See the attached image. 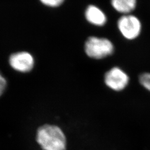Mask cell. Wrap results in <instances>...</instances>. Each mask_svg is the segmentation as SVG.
Masks as SVG:
<instances>
[{"label":"cell","mask_w":150,"mask_h":150,"mask_svg":"<svg viewBox=\"0 0 150 150\" xmlns=\"http://www.w3.org/2000/svg\"><path fill=\"white\" fill-rule=\"evenodd\" d=\"M8 62L11 67L17 72L26 73L33 69L35 60L32 54L26 51L11 54Z\"/></svg>","instance_id":"obj_4"},{"label":"cell","mask_w":150,"mask_h":150,"mask_svg":"<svg viewBox=\"0 0 150 150\" xmlns=\"http://www.w3.org/2000/svg\"><path fill=\"white\" fill-rule=\"evenodd\" d=\"M7 85V83L5 78L0 73V97L3 95L5 91Z\"/></svg>","instance_id":"obj_10"},{"label":"cell","mask_w":150,"mask_h":150,"mask_svg":"<svg viewBox=\"0 0 150 150\" xmlns=\"http://www.w3.org/2000/svg\"><path fill=\"white\" fill-rule=\"evenodd\" d=\"M36 139L43 150H65L66 138L62 130L56 126L44 125L38 130Z\"/></svg>","instance_id":"obj_1"},{"label":"cell","mask_w":150,"mask_h":150,"mask_svg":"<svg viewBox=\"0 0 150 150\" xmlns=\"http://www.w3.org/2000/svg\"><path fill=\"white\" fill-rule=\"evenodd\" d=\"M139 81L142 86L150 91V73H144L140 75Z\"/></svg>","instance_id":"obj_8"},{"label":"cell","mask_w":150,"mask_h":150,"mask_svg":"<svg viewBox=\"0 0 150 150\" xmlns=\"http://www.w3.org/2000/svg\"><path fill=\"white\" fill-rule=\"evenodd\" d=\"M111 2L116 11L125 15L134 11L137 5V0H111Z\"/></svg>","instance_id":"obj_7"},{"label":"cell","mask_w":150,"mask_h":150,"mask_svg":"<svg viewBox=\"0 0 150 150\" xmlns=\"http://www.w3.org/2000/svg\"><path fill=\"white\" fill-rule=\"evenodd\" d=\"M85 51L90 57L101 59L112 54L114 46L107 38L92 36L87 40L85 44Z\"/></svg>","instance_id":"obj_2"},{"label":"cell","mask_w":150,"mask_h":150,"mask_svg":"<svg viewBox=\"0 0 150 150\" xmlns=\"http://www.w3.org/2000/svg\"><path fill=\"white\" fill-rule=\"evenodd\" d=\"M105 81L106 85L112 90L121 91L127 85L129 76L119 67H113L105 74Z\"/></svg>","instance_id":"obj_5"},{"label":"cell","mask_w":150,"mask_h":150,"mask_svg":"<svg viewBox=\"0 0 150 150\" xmlns=\"http://www.w3.org/2000/svg\"><path fill=\"white\" fill-rule=\"evenodd\" d=\"M85 15L87 21L97 26H103L107 21L105 14L96 6H88Z\"/></svg>","instance_id":"obj_6"},{"label":"cell","mask_w":150,"mask_h":150,"mask_svg":"<svg viewBox=\"0 0 150 150\" xmlns=\"http://www.w3.org/2000/svg\"><path fill=\"white\" fill-rule=\"evenodd\" d=\"M118 30L124 38L132 40L139 36L142 25L139 19L134 15H125L117 22Z\"/></svg>","instance_id":"obj_3"},{"label":"cell","mask_w":150,"mask_h":150,"mask_svg":"<svg viewBox=\"0 0 150 150\" xmlns=\"http://www.w3.org/2000/svg\"><path fill=\"white\" fill-rule=\"evenodd\" d=\"M44 5L51 7H56L61 5L64 0H40Z\"/></svg>","instance_id":"obj_9"}]
</instances>
